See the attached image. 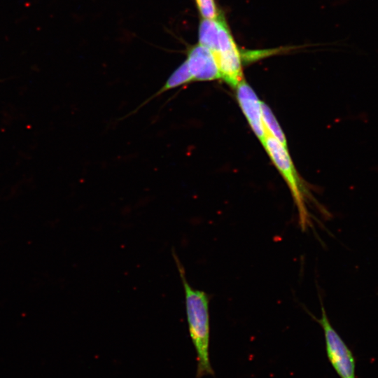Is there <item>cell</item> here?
Instances as JSON below:
<instances>
[{
    "label": "cell",
    "mask_w": 378,
    "mask_h": 378,
    "mask_svg": "<svg viewBox=\"0 0 378 378\" xmlns=\"http://www.w3.org/2000/svg\"><path fill=\"white\" fill-rule=\"evenodd\" d=\"M193 81L221 79L216 60L210 50L197 43L189 48L186 59Z\"/></svg>",
    "instance_id": "6"
},
{
    "label": "cell",
    "mask_w": 378,
    "mask_h": 378,
    "mask_svg": "<svg viewBox=\"0 0 378 378\" xmlns=\"http://www.w3.org/2000/svg\"><path fill=\"white\" fill-rule=\"evenodd\" d=\"M218 22L217 43L211 52L216 60L221 79L234 88L244 79L241 50L237 46L224 17L220 14Z\"/></svg>",
    "instance_id": "3"
},
{
    "label": "cell",
    "mask_w": 378,
    "mask_h": 378,
    "mask_svg": "<svg viewBox=\"0 0 378 378\" xmlns=\"http://www.w3.org/2000/svg\"><path fill=\"white\" fill-rule=\"evenodd\" d=\"M234 88L240 108L253 133L263 146L267 135L262 118V101L244 79L241 80Z\"/></svg>",
    "instance_id": "5"
},
{
    "label": "cell",
    "mask_w": 378,
    "mask_h": 378,
    "mask_svg": "<svg viewBox=\"0 0 378 378\" xmlns=\"http://www.w3.org/2000/svg\"><path fill=\"white\" fill-rule=\"evenodd\" d=\"M193 82L192 76L190 72L186 61L185 60L175 71L169 76L163 86L157 92L154 96L160 94L165 91L180 87Z\"/></svg>",
    "instance_id": "9"
},
{
    "label": "cell",
    "mask_w": 378,
    "mask_h": 378,
    "mask_svg": "<svg viewBox=\"0 0 378 378\" xmlns=\"http://www.w3.org/2000/svg\"><path fill=\"white\" fill-rule=\"evenodd\" d=\"M263 147L274 164L284 177L295 203L302 230L310 225L306 206L307 191L291 160L288 150L274 138L267 136Z\"/></svg>",
    "instance_id": "2"
},
{
    "label": "cell",
    "mask_w": 378,
    "mask_h": 378,
    "mask_svg": "<svg viewBox=\"0 0 378 378\" xmlns=\"http://www.w3.org/2000/svg\"><path fill=\"white\" fill-rule=\"evenodd\" d=\"M262 118L267 136H270L288 148L287 140L279 122L269 106L262 101Z\"/></svg>",
    "instance_id": "8"
},
{
    "label": "cell",
    "mask_w": 378,
    "mask_h": 378,
    "mask_svg": "<svg viewBox=\"0 0 378 378\" xmlns=\"http://www.w3.org/2000/svg\"><path fill=\"white\" fill-rule=\"evenodd\" d=\"M197 8L202 18H216L220 13L215 0H195Z\"/></svg>",
    "instance_id": "10"
},
{
    "label": "cell",
    "mask_w": 378,
    "mask_h": 378,
    "mask_svg": "<svg viewBox=\"0 0 378 378\" xmlns=\"http://www.w3.org/2000/svg\"><path fill=\"white\" fill-rule=\"evenodd\" d=\"M172 255L184 290L188 332L197 355L196 378L214 375L209 359V296L204 291L195 289L190 285L178 256L174 251H172Z\"/></svg>",
    "instance_id": "1"
},
{
    "label": "cell",
    "mask_w": 378,
    "mask_h": 378,
    "mask_svg": "<svg viewBox=\"0 0 378 378\" xmlns=\"http://www.w3.org/2000/svg\"><path fill=\"white\" fill-rule=\"evenodd\" d=\"M313 318L324 333L328 358L340 378H356V362L353 353L330 323L321 302V316Z\"/></svg>",
    "instance_id": "4"
},
{
    "label": "cell",
    "mask_w": 378,
    "mask_h": 378,
    "mask_svg": "<svg viewBox=\"0 0 378 378\" xmlns=\"http://www.w3.org/2000/svg\"><path fill=\"white\" fill-rule=\"evenodd\" d=\"M218 16L213 19L202 18L198 27V43L206 47L211 52L215 49L217 43Z\"/></svg>",
    "instance_id": "7"
}]
</instances>
